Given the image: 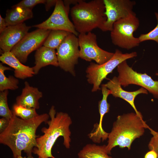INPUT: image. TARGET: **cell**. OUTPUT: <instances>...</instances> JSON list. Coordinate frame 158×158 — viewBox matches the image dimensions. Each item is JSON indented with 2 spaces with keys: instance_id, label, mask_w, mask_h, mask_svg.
Listing matches in <instances>:
<instances>
[{
  "instance_id": "cell-1",
  "label": "cell",
  "mask_w": 158,
  "mask_h": 158,
  "mask_svg": "<svg viewBox=\"0 0 158 158\" xmlns=\"http://www.w3.org/2000/svg\"><path fill=\"white\" fill-rule=\"evenodd\" d=\"M49 117V114L44 113L24 120L13 113L7 127L0 133V143L9 147L13 158L21 156L23 151L27 156L32 155L34 148L37 147V130L42 123H46Z\"/></svg>"
},
{
  "instance_id": "cell-2",
  "label": "cell",
  "mask_w": 158,
  "mask_h": 158,
  "mask_svg": "<svg viewBox=\"0 0 158 158\" xmlns=\"http://www.w3.org/2000/svg\"><path fill=\"white\" fill-rule=\"evenodd\" d=\"M50 120L47 122L48 128L41 129L43 135L36 138L37 147L33 149V153L42 158H55L51 153L52 149L57 139L60 136L63 138V144L69 149L71 142L70 126L72 121L69 115L62 112L56 113L54 106L49 112Z\"/></svg>"
},
{
  "instance_id": "cell-3",
  "label": "cell",
  "mask_w": 158,
  "mask_h": 158,
  "mask_svg": "<svg viewBox=\"0 0 158 158\" xmlns=\"http://www.w3.org/2000/svg\"><path fill=\"white\" fill-rule=\"evenodd\" d=\"M150 128L141 117L133 112L118 116L109 133L105 149L108 154L116 146L130 150L133 142L143 135L145 129Z\"/></svg>"
},
{
  "instance_id": "cell-4",
  "label": "cell",
  "mask_w": 158,
  "mask_h": 158,
  "mask_svg": "<svg viewBox=\"0 0 158 158\" xmlns=\"http://www.w3.org/2000/svg\"><path fill=\"white\" fill-rule=\"evenodd\" d=\"M103 0H93L86 2L80 0L71 9L70 15L76 31L87 33L99 29L107 20Z\"/></svg>"
},
{
  "instance_id": "cell-5",
  "label": "cell",
  "mask_w": 158,
  "mask_h": 158,
  "mask_svg": "<svg viewBox=\"0 0 158 158\" xmlns=\"http://www.w3.org/2000/svg\"><path fill=\"white\" fill-rule=\"evenodd\" d=\"M139 25L140 21L135 13L117 20L110 31L112 42L116 46L127 50L138 46L140 42L138 37L134 36L133 33Z\"/></svg>"
},
{
  "instance_id": "cell-6",
  "label": "cell",
  "mask_w": 158,
  "mask_h": 158,
  "mask_svg": "<svg viewBox=\"0 0 158 158\" xmlns=\"http://www.w3.org/2000/svg\"><path fill=\"white\" fill-rule=\"evenodd\" d=\"M137 55V53L135 51L123 54L119 49H116L113 56L106 62L102 64L90 63L86 71L87 81L93 85L92 92L100 90L99 86L102 81L107 79V75L112 73L113 70L119 64Z\"/></svg>"
},
{
  "instance_id": "cell-7",
  "label": "cell",
  "mask_w": 158,
  "mask_h": 158,
  "mask_svg": "<svg viewBox=\"0 0 158 158\" xmlns=\"http://www.w3.org/2000/svg\"><path fill=\"white\" fill-rule=\"evenodd\" d=\"M118 78L121 85L126 87L130 84L141 86L158 99V80H154L146 73H141L134 71L125 60L117 66Z\"/></svg>"
},
{
  "instance_id": "cell-8",
  "label": "cell",
  "mask_w": 158,
  "mask_h": 158,
  "mask_svg": "<svg viewBox=\"0 0 158 158\" xmlns=\"http://www.w3.org/2000/svg\"><path fill=\"white\" fill-rule=\"evenodd\" d=\"M80 57L86 61H95L102 64L108 61L113 56L114 53L103 49L98 45L97 36L91 32L80 33L78 35Z\"/></svg>"
},
{
  "instance_id": "cell-9",
  "label": "cell",
  "mask_w": 158,
  "mask_h": 158,
  "mask_svg": "<svg viewBox=\"0 0 158 158\" xmlns=\"http://www.w3.org/2000/svg\"><path fill=\"white\" fill-rule=\"evenodd\" d=\"M78 38L70 33L57 49L59 66L66 72L75 75L74 68L80 57Z\"/></svg>"
},
{
  "instance_id": "cell-10",
  "label": "cell",
  "mask_w": 158,
  "mask_h": 158,
  "mask_svg": "<svg viewBox=\"0 0 158 158\" xmlns=\"http://www.w3.org/2000/svg\"><path fill=\"white\" fill-rule=\"evenodd\" d=\"M107 20L99 28L103 32L111 31L117 20L135 13V1L130 0H103Z\"/></svg>"
},
{
  "instance_id": "cell-11",
  "label": "cell",
  "mask_w": 158,
  "mask_h": 158,
  "mask_svg": "<svg viewBox=\"0 0 158 158\" xmlns=\"http://www.w3.org/2000/svg\"><path fill=\"white\" fill-rule=\"evenodd\" d=\"M51 31L38 28L28 32L11 51L22 63H26L29 55L41 47Z\"/></svg>"
},
{
  "instance_id": "cell-12",
  "label": "cell",
  "mask_w": 158,
  "mask_h": 158,
  "mask_svg": "<svg viewBox=\"0 0 158 158\" xmlns=\"http://www.w3.org/2000/svg\"><path fill=\"white\" fill-rule=\"evenodd\" d=\"M69 13L64 6L63 1L57 0L53 12L50 16L41 23L32 27L39 29L66 31L78 35L73 24L69 18Z\"/></svg>"
},
{
  "instance_id": "cell-13",
  "label": "cell",
  "mask_w": 158,
  "mask_h": 158,
  "mask_svg": "<svg viewBox=\"0 0 158 158\" xmlns=\"http://www.w3.org/2000/svg\"><path fill=\"white\" fill-rule=\"evenodd\" d=\"M31 27L23 23L7 26L0 34V47L3 52L11 51L27 34Z\"/></svg>"
},
{
  "instance_id": "cell-14",
  "label": "cell",
  "mask_w": 158,
  "mask_h": 158,
  "mask_svg": "<svg viewBox=\"0 0 158 158\" xmlns=\"http://www.w3.org/2000/svg\"><path fill=\"white\" fill-rule=\"evenodd\" d=\"M101 86L103 97L98 103L100 117L99 123L95 124L94 128L88 135L89 138L95 142H100L102 140V141L106 140L108 138L109 135V133L103 130L102 122L104 116L109 111L110 104L107 102V98L109 95L111 94V92L104 84H102Z\"/></svg>"
},
{
  "instance_id": "cell-15",
  "label": "cell",
  "mask_w": 158,
  "mask_h": 158,
  "mask_svg": "<svg viewBox=\"0 0 158 158\" xmlns=\"http://www.w3.org/2000/svg\"><path fill=\"white\" fill-rule=\"evenodd\" d=\"M107 87L111 92V94L115 97H119L127 102L133 107L135 113L141 117H143L141 113L136 109L134 104V100L136 97L140 94H148V91L141 87L136 91L128 92L123 90L118 77L114 76L106 84H104Z\"/></svg>"
},
{
  "instance_id": "cell-16",
  "label": "cell",
  "mask_w": 158,
  "mask_h": 158,
  "mask_svg": "<svg viewBox=\"0 0 158 158\" xmlns=\"http://www.w3.org/2000/svg\"><path fill=\"white\" fill-rule=\"evenodd\" d=\"M0 60L14 69V75L16 78L24 79L35 75L32 67L23 65L11 51L2 53Z\"/></svg>"
},
{
  "instance_id": "cell-17",
  "label": "cell",
  "mask_w": 158,
  "mask_h": 158,
  "mask_svg": "<svg viewBox=\"0 0 158 158\" xmlns=\"http://www.w3.org/2000/svg\"><path fill=\"white\" fill-rule=\"evenodd\" d=\"M42 96V92L37 87L31 86L28 82L25 81L21 94L16 98V104L27 108L38 109L39 100Z\"/></svg>"
},
{
  "instance_id": "cell-18",
  "label": "cell",
  "mask_w": 158,
  "mask_h": 158,
  "mask_svg": "<svg viewBox=\"0 0 158 158\" xmlns=\"http://www.w3.org/2000/svg\"><path fill=\"white\" fill-rule=\"evenodd\" d=\"M35 57V65L32 67L35 75L37 74L42 68L47 66H59L55 49L41 46L36 50Z\"/></svg>"
},
{
  "instance_id": "cell-19",
  "label": "cell",
  "mask_w": 158,
  "mask_h": 158,
  "mask_svg": "<svg viewBox=\"0 0 158 158\" xmlns=\"http://www.w3.org/2000/svg\"><path fill=\"white\" fill-rule=\"evenodd\" d=\"M32 10L16 6H13L7 10L5 18L7 26L16 25L32 18Z\"/></svg>"
},
{
  "instance_id": "cell-20",
  "label": "cell",
  "mask_w": 158,
  "mask_h": 158,
  "mask_svg": "<svg viewBox=\"0 0 158 158\" xmlns=\"http://www.w3.org/2000/svg\"><path fill=\"white\" fill-rule=\"evenodd\" d=\"M106 145H98L89 144L84 146L78 154L79 158H112L105 149Z\"/></svg>"
},
{
  "instance_id": "cell-21",
  "label": "cell",
  "mask_w": 158,
  "mask_h": 158,
  "mask_svg": "<svg viewBox=\"0 0 158 158\" xmlns=\"http://www.w3.org/2000/svg\"><path fill=\"white\" fill-rule=\"evenodd\" d=\"M11 70V67L6 66L0 63V91H3L8 90H16L18 88L19 80L17 78L12 75L8 77L5 75L6 70Z\"/></svg>"
},
{
  "instance_id": "cell-22",
  "label": "cell",
  "mask_w": 158,
  "mask_h": 158,
  "mask_svg": "<svg viewBox=\"0 0 158 158\" xmlns=\"http://www.w3.org/2000/svg\"><path fill=\"white\" fill-rule=\"evenodd\" d=\"M70 33L62 30H51L43 45L52 49H57Z\"/></svg>"
},
{
  "instance_id": "cell-23",
  "label": "cell",
  "mask_w": 158,
  "mask_h": 158,
  "mask_svg": "<svg viewBox=\"0 0 158 158\" xmlns=\"http://www.w3.org/2000/svg\"><path fill=\"white\" fill-rule=\"evenodd\" d=\"M12 111L16 116L24 120L31 119L39 115L36 109L27 108L16 104L13 105Z\"/></svg>"
},
{
  "instance_id": "cell-24",
  "label": "cell",
  "mask_w": 158,
  "mask_h": 158,
  "mask_svg": "<svg viewBox=\"0 0 158 158\" xmlns=\"http://www.w3.org/2000/svg\"><path fill=\"white\" fill-rule=\"evenodd\" d=\"M8 91L6 90L0 92V116L10 120L13 116L12 111L8 106L7 96Z\"/></svg>"
},
{
  "instance_id": "cell-25",
  "label": "cell",
  "mask_w": 158,
  "mask_h": 158,
  "mask_svg": "<svg viewBox=\"0 0 158 158\" xmlns=\"http://www.w3.org/2000/svg\"><path fill=\"white\" fill-rule=\"evenodd\" d=\"M154 15L157 22L156 26L148 33L140 35L138 38L140 43L147 40H152L158 44V12H155Z\"/></svg>"
},
{
  "instance_id": "cell-26",
  "label": "cell",
  "mask_w": 158,
  "mask_h": 158,
  "mask_svg": "<svg viewBox=\"0 0 158 158\" xmlns=\"http://www.w3.org/2000/svg\"><path fill=\"white\" fill-rule=\"evenodd\" d=\"M45 1L46 0H23L15 5L32 10L35 5L40 4H44Z\"/></svg>"
},
{
  "instance_id": "cell-27",
  "label": "cell",
  "mask_w": 158,
  "mask_h": 158,
  "mask_svg": "<svg viewBox=\"0 0 158 158\" xmlns=\"http://www.w3.org/2000/svg\"><path fill=\"white\" fill-rule=\"evenodd\" d=\"M149 130L153 136L148 144V147L150 150H153L156 152L158 157V132L155 131L150 128Z\"/></svg>"
},
{
  "instance_id": "cell-28",
  "label": "cell",
  "mask_w": 158,
  "mask_h": 158,
  "mask_svg": "<svg viewBox=\"0 0 158 158\" xmlns=\"http://www.w3.org/2000/svg\"><path fill=\"white\" fill-rule=\"evenodd\" d=\"M9 120L2 117L0 119V133L3 132L7 127Z\"/></svg>"
},
{
  "instance_id": "cell-29",
  "label": "cell",
  "mask_w": 158,
  "mask_h": 158,
  "mask_svg": "<svg viewBox=\"0 0 158 158\" xmlns=\"http://www.w3.org/2000/svg\"><path fill=\"white\" fill-rule=\"evenodd\" d=\"M80 0H64L63 4L66 9L69 13L70 11V6L71 4L74 5L77 4Z\"/></svg>"
},
{
  "instance_id": "cell-30",
  "label": "cell",
  "mask_w": 158,
  "mask_h": 158,
  "mask_svg": "<svg viewBox=\"0 0 158 158\" xmlns=\"http://www.w3.org/2000/svg\"><path fill=\"white\" fill-rule=\"evenodd\" d=\"M57 0H46L44 4L46 11H48L52 6H55Z\"/></svg>"
},
{
  "instance_id": "cell-31",
  "label": "cell",
  "mask_w": 158,
  "mask_h": 158,
  "mask_svg": "<svg viewBox=\"0 0 158 158\" xmlns=\"http://www.w3.org/2000/svg\"><path fill=\"white\" fill-rule=\"evenodd\" d=\"M7 25L5 18L0 15V33L4 31L7 27Z\"/></svg>"
},
{
  "instance_id": "cell-32",
  "label": "cell",
  "mask_w": 158,
  "mask_h": 158,
  "mask_svg": "<svg viewBox=\"0 0 158 158\" xmlns=\"http://www.w3.org/2000/svg\"><path fill=\"white\" fill-rule=\"evenodd\" d=\"M157 154L153 150H150L145 154L144 158H158Z\"/></svg>"
},
{
  "instance_id": "cell-33",
  "label": "cell",
  "mask_w": 158,
  "mask_h": 158,
  "mask_svg": "<svg viewBox=\"0 0 158 158\" xmlns=\"http://www.w3.org/2000/svg\"><path fill=\"white\" fill-rule=\"evenodd\" d=\"M23 158H34L32 155L31 156H27V157H23ZM38 158H42L41 157L38 156Z\"/></svg>"
},
{
  "instance_id": "cell-34",
  "label": "cell",
  "mask_w": 158,
  "mask_h": 158,
  "mask_svg": "<svg viewBox=\"0 0 158 158\" xmlns=\"http://www.w3.org/2000/svg\"><path fill=\"white\" fill-rule=\"evenodd\" d=\"M18 158H23V157L22 156H21L18 157Z\"/></svg>"
},
{
  "instance_id": "cell-35",
  "label": "cell",
  "mask_w": 158,
  "mask_h": 158,
  "mask_svg": "<svg viewBox=\"0 0 158 158\" xmlns=\"http://www.w3.org/2000/svg\"><path fill=\"white\" fill-rule=\"evenodd\" d=\"M157 75H158V73L157 74Z\"/></svg>"
}]
</instances>
